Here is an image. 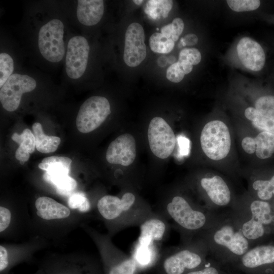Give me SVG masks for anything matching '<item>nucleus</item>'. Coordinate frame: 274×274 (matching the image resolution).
Listing matches in <instances>:
<instances>
[{
  "label": "nucleus",
  "instance_id": "obj_26",
  "mask_svg": "<svg viewBox=\"0 0 274 274\" xmlns=\"http://www.w3.org/2000/svg\"><path fill=\"white\" fill-rule=\"evenodd\" d=\"M245 116L256 128L274 134V121L263 116L255 108H247Z\"/></svg>",
  "mask_w": 274,
  "mask_h": 274
},
{
  "label": "nucleus",
  "instance_id": "obj_37",
  "mask_svg": "<svg viewBox=\"0 0 274 274\" xmlns=\"http://www.w3.org/2000/svg\"><path fill=\"white\" fill-rule=\"evenodd\" d=\"M12 219L10 210L3 206L0 207V232L2 234L9 227Z\"/></svg>",
  "mask_w": 274,
  "mask_h": 274
},
{
  "label": "nucleus",
  "instance_id": "obj_5",
  "mask_svg": "<svg viewBox=\"0 0 274 274\" xmlns=\"http://www.w3.org/2000/svg\"><path fill=\"white\" fill-rule=\"evenodd\" d=\"M195 245L161 252L155 265L158 274H184L198 267L202 259Z\"/></svg>",
  "mask_w": 274,
  "mask_h": 274
},
{
  "label": "nucleus",
  "instance_id": "obj_30",
  "mask_svg": "<svg viewBox=\"0 0 274 274\" xmlns=\"http://www.w3.org/2000/svg\"><path fill=\"white\" fill-rule=\"evenodd\" d=\"M255 108L263 116L274 121V95L259 97L255 102Z\"/></svg>",
  "mask_w": 274,
  "mask_h": 274
},
{
  "label": "nucleus",
  "instance_id": "obj_1",
  "mask_svg": "<svg viewBox=\"0 0 274 274\" xmlns=\"http://www.w3.org/2000/svg\"><path fill=\"white\" fill-rule=\"evenodd\" d=\"M96 207L111 237L125 228L139 227L154 212L147 203L129 191L121 196L104 195L98 200Z\"/></svg>",
  "mask_w": 274,
  "mask_h": 274
},
{
  "label": "nucleus",
  "instance_id": "obj_18",
  "mask_svg": "<svg viewBox=\"0 0 274 274\" xmlns=\"http://www.w3.org/2000/svg\"><path fill=\"white\" fill-rule=\"evenodd\" d=\"M200 185L211 201L219 206L228 204L231 199L230 190L223 179L219 176L203 178Z\"/></svg>",
  "mask_w": 274,
  "mask_h": 274
},
{
  "label": "nucleus",
  "instance_id": "obj_25",
  "mask_svg": "<svg viewBox=\"0 0 274 274\" xmlns=\"http://www.w3.org/2000/svg\"><path fill=\"white\" fill-rule=\"evenodd\" d=\"M256 154L260 159H264L274 154V134L266 131L259 133L254 139Z\"/></svg>",
  "mask_w": 274,
  "mask_h": 274
},
{
  "label": "nucleus",
  "instance_id": "obj_43",
  "mask_svg": "<svg viewBox=\"0 0 274 274\" xmlns=\"http://www.w3.org/2000/svg\"><path fill=\"white\" fill-rule=\"evenodd\" d=\"M160 31V33L163 36L167 39L171 38L173 33L172 24L169 23L164 25L161 28Z\"/></svg>",
  "mask_w": 274,
  "mask_h": 274
},
{
  "label": "nucleus",
  "instance_id": "obj_6",
  "mask_svg": "<svg viewBox=\"0 0 274 274\" xmlns=\"http://www.w3.org/2000/svg\"><path fill=\"white\" fill-rule=\"evenodd\" d=\"M42 274H104L102 265L87 256L53 257L42 263Z\"/></svg>",
  "mask_w": 274,
  "mask_h": 274
},
{
  "label": "nucleus",
  "instance_id": "obj_10",
  "mask_svg": "<svg viewBox=\"0 0 274 274\" xmlns=\"http://www.w3.org/2000/svg\"><path fill=\"white\" fill-rule=\"evenodd\" d=\"M148 139L152 152L160 159L169 157L176 143L172 128L160 117H155L151 120L148 129Z\"/></svg>",
  "mask_w": 274,
  "mask_h": 274
},
{
  "label": "nucleus",
  "instance_id": "obj_17",
  "mask_svg": "<svg viewBox=\"0 0 274 274\" xmlns=\"http://www.w3.org/2000/svg\"><path fill=\"white\" fill-rule=\"evenodd\" d=\"M35 205L37 215L44 220H63L71 215V210L68 207L48 196L38 197Z\"/></svg>",
  "mask_w": 274,
  "mask_h": 274
},
{
  "label": "nucleus",
  "instance_id": "obj_9",
  "mask_svg": "<svg viewBox=\"0 0 274 274\" xmlns=\"http://www.w3.org/2000/svg\"><path fill=\"white\" fill-rule=\"evenodd\" d=\"M111 113L107 98L101 96H91L80 108L76 120L77 128L82 133L90 132L97 128Z\"/></svg>",
  "mask_w": 274,
  "mask_h": 274
},
{
  "label": "nucleus",
  "instance_id": "obj_20",
  "mask_svg": "<svg viewBox=\"0 0 274 274\" xmlns=\"http://www.w3.org/2000/svg\"><path fill=\"white\" fill-rule=\"evenodd\" d=\"M243 265L248 268L274 262V246H260L248 250L242 258Z\"/></svg>",
  "mask_w": 274,
  "mask_h": 274
},
{
  "label": "nucleus",
  "instance_id": "obj_12",
  "mask_svg": "<svg viewBox=\"0 0 274 274\" xmlns=\"http://www.w3.org/2000/svg\"><path fill=\"white\" fill-rule=\"evenodd\" d=\"M90 46L87 39L81 36L71 38L67 44L65 56V71L72 79L80 78L88 63Z\"/></svg>",
  "mask_w": 274,
  "mask_h": 274
},
{
  "label": "nucleus",
  "instance_id": "obj_35",
  "mask_svg": "<svg viewBox=\"0 0 274 274\" xmlns=\"http://www.w3.org/2000/svg\"><path fill=\"white\" fill-rule=\"evenodd\" d=\"M201 60V53L195 48H185L179 53V60L188 61L193 65L198 64Z\"/></svg>",
  "mask_w": 274,
  "mask_h": 274
},
{
  "label": "nucleus",
  "instance_id": "obj_3",
  "mask_svg": "<svg viewBox=\"0 0 274 274\" xmlns=\"http://www.w3.org/2000/svg\"><path fill=\"white\" fill-rule=\"evenodd\" d=\"M157 211L186 234H194L200 231L207 221V217L202 210L180 195L173 196Z\"/></svg>",
  "mask_w": 274,
  "mask_h": 274
},
{
  "label": "nucleus",
  "instance_id": "obj_13",
  "mask_svg": "<svg viewBox=\"0 0 274 274\" xmlns=\"http://www.w3.org/2000/svg\"><path fill=\"white\" fill-rule=\"evenodd\" d=\"M146 54L144 28L139 23H131L125 35L124 61L129 67H136L145 59Z\"/></svg>",
  "mask_w": 274,
  "mask_h": 274
},
{
  "label": "nucleus",
  "instance_id": "obj_27",
  "mask_svg": "<svg viewBox=\"0 0 274 274\" xmlns=\"http://www.w3.org/2000/svg\"><path fill=\"white\" fill-rule=\"evenodd\" d=\"M252 217L263 224H268L271 222L272 217L271 208L269 203L262 200H255L250 205Z\"/></svg>",
  "mask_w": 274,
  "mask_h": 274
},
{
  "label": "nucleus",
  "instance_id": "obj_38",
  "mask_svg": "<svg viewBox=\"0 0 274 274\" xmlns=\"http://www.w3.org/2000/svg\"><path fill=\"white\" fill-rule=\"evenodd\" d=\"M179 146V153L181 156H188L190 153V140L185 136L179 135L176 139Z\"/></svg>",
  "mask_w": 274,
  "mask_h": 274
},
{
  "label": "nucleus",
  "instance_id": "obj_14",
  "mask_svg": "<svg viewBox=\"0 0 274 274\" xmlns=\"http://www.w3.org/2000/svg\"><path fill=\"white\" fill-rule=\"evenodd\" d=\"M136 154L135 140L131 134L126 133L110 144L106 157L110 163L127 166L133 162Z\"/></svg>",
  "mask_w": 274,
  "mask_h": 274
},
{
  "label": "nucleus",
  "instance_id": "obj_15",
  "mask_svg": "<svg viewBox=\"0 0 274 274\" xmlns=\"http://www.w3.org/2000/svg\"><path fill=\"white\" fill-rule=\"evenodd\" d=\"M238 57L248 69L258 72L263 69L266 61L264 50L261 45L249 37H244L236 46Z\"/></svg>",
  "mask_w": 274,
  "mask_h": 274
},
{
  "label": "nucleus",
  "instance_id": "obj_16",
  "mask_svg": "<svg viewBox=\"0 0 274 274\" xmlns=\"http://www.w3.org/2000/svg\"><path fill=\"white\" fill-rule=\"evenodd\" d=\"M216 244L227 248L236 255H243L249 249V242L241 231L236 230L229 225L218 229L214 234Z\"/></svg>",
  "mask_w": 274,
  "mask_h": 274
},
{
  "label": "nucleus",
  "instance_id": "obj_48",
  "mask_svg": "<svg viewBox=\"0 0 274 274\" xmlns=\"http://www.w3.org/2000/svg\"><path fill=\"white\" fill-rule=\"evenodd\" d=\"M38 273H39V272H37V273H35V274H38Z\"/></svg>",
  "mask_w": 274,
  "mask_h": 274
},
{
  "label": "nucleus",
  "instance_id": "obj_21",
  "mask_svg": "<svg viewBox=\"0 0 274 274\" xmlns=\"http://www.w3.org/2000/svg\"><path fill=\"white\" fill-rule=\"evenodd\" d=\"M11 139L19 144L15 154V158L19 161H27L30 154L36 149V141L33 133L28 128L24 129L21 134L14 133Z\"/></svg>",
  "mask_w": 274,
  "mask_h": 274
},
{
  "label": "nucleus",
  "instance_id": "obj_34",
  "mask_svg": "<svg viewBox=\"0 0 274 274\" xmlns=\"http://www.w3.org/2000/svg\"><path fill=\"white\" fill-rule=\"evenodd\" d=\"M252 186L255 190H257V195L260 199L266 200L272 197L273 189L269 180H256Z\"/></svg>",
  "mask_w": 274,
  "mask_h": 274
},
{
  "label": "nucleus",
  "instance_id": "obj_28",
  "mask_svg": "<svg viewBox=\"0 0 274 274\" xmlns=\"http://www.w3.org/2000/svg\"><path fill=\"white\" fill-rule=\"evenodd\" d=\"M149 45L152 51L158 53H168L174 49L175 42L172 38L167 39L161 33L155 32L149 39Z\"/></svg>",
  "mask_w": 274,
  "mask_h": 274
},
{
  "label": "nucleus",
  "instance_id": "obj_42",
  "mask_svg": "<svg viewBox=\"0 0 274 274\" xmlns=\"http://www.w3.org/2000/svg\"><path fill=\"white\" fill-rule=\"evenodd\" d=\"M183 41L184 45L193 46L196 45L198 42L197 37L193 33H189L186 35L183 38Z\"/></svg>",
  "mask_w": 274,
  "mask_h": 274
},
{
  "label": "nucleus",
  "instance_id": "obj_23",
  "mask_svg": "<svg viewBox=\"0 0 274 274\" xmlns=\"http://www.w3.org/2000/svg\"><path fill=\"white\" fill-rule=\"evenodd\" d=\"M43 179L55 187L57 192L62 195L71 194L77 187L76 181L70 177L68 174L58 173H45Z\"/></svg>",
  "mask_w": 274,
  "mask_h": 274
},
{
  "label": "nucleus",
  "instance_id": "obj_8",
  "mask_svg": "<svg viewBox=\"0 0 274 274\" xmlns=\"http://www.w3.org/2000/svg\"><path fill=\"white\" fill-rule=\"evenodd\" d=\"M64 25L58 19H53L40 28L38 33V47L47 60L57 63L65 54L63 42Z\"/></svg>",
  "mask_w": 274,
  "mask_h": 274
},
{
  "label": "nucleus",
  "instance_id": "obj_39",
  "mask_svg": "<svg viewBox=\"0 0 274 274\" xmlns=\"http://www.w3.org/2000/svg\"><path fill=\"white\" fill-rule=\"evenodd\" d=\"M171 24L173 31L171 38L175 42L178 40L180 36L182 33L184 27V23L181 18L177 17L173 20Z\"/></svg>",
  "mask_w": 274,
  "mask_h": 274
},
{
  "label": "nucleus",
  "instance_id": "obj_7",
  "mask_svg": "<svg viewBox=\"0 0 274 274\" xmlns=\"http://www.w3.org/2000/svg\"><path fill=\"white\" fill-rule=\"evenodd\" d=\"M200 144L203 152L209 158L219 160L225 158L231 146L227 126L220 120L209 122L201 131Z\"/></svg>",
  "mask_w": 274,
  "mask_h": 274
},
{
  "label": "nucleus",
  "instance_id": "obj_4",
  "mask_svg": "<svg viewBox=\"0 0 274 274\" xmlns=\"http://www.w3.org/2000/svg\"><path fill=\"white\" fill-rule=\"evenodd\" d=\"M88 231L100 253L104 274H139L141 272L131 256L115 246L109 234H102L91 229Z\"/></svg>",
  "mask_w": 274,
  "mask_h": 274
},
{
  "label": "nucleus",
  "instance_id": "obj_24",
  "mask_svg": "<svg viewBox=\"0 0 274 274\" xmlns=\"http://www.w3.org/2000/svg\"><path fill=\"white\" fill-rule=\"evenodd\" d=\"M72 159L65 156H53L45 158L38 165L46 173H66L69 174Z\"/></svg>",
  "mask_w": 274,
  "mask_h": 274
},
{
  "label": "nucleus",
  "instance_id": "obj_19",
  "mask_svg": "<svg viewBox=\"0 0 274 274\" xmlns=\"http://www.w3.org/2000/svg\"><path fill=\"white\" fill-rule=\"evenodd\" d=\"M77 17L83 25L93 26L97 24L104 13L102 0H79L77 1Z\"/></svg>",
  "mask_w": 274,
  "mask_h": 274
},
{
  "label": "nucleus",
  "instance_id": "obj_29",
  "mask_svg": "<svg viewBox=\"0 0 274 274\" xmlns=\"http://www.w3.org/2000/svg\"><path fill=\"white\" fill-rule=\"evenodd\" d=\"M241 231L247 239H256L264 234L263 224L251 217L242 225Z\"/></svg>",
  "mask_w": 274,
  "mask_h": 274
},
{
  "label": "nucleus",
  "instance_id": "obj_41",
  "mask_svg": "<svg viewBox=\"0 0 274 274\" xmlns=\"http://www.w3.org/2000/svg\"><path fill=\"white\" fill-rule=\"evenodd\" d=\"M185 274H219L217 270L213 267L207 266L200 270H192Z\"/></svg>",
  "mask_w": 274,
  "mask_h": 274
},
{
  "label": "nucleus",
  "instance_id": "obj_40",
  "mask_svg": "<svg viewBox=\"0 0 274 274\" xmlns=\"http://www.w3.org/2000/svg\"><path fill=\"white\" fill-rule=\"evenodd\" d=\"M242 146L247 153L253 154L256 151V142L255 139L246 136L244 138L242 142Z\"/></svg>",
  "mask_w": 274,
  "mask_h": 274
},
{
  "label": "nucleus",
  "instance_id": "obj_46",
  "mask_svg": "<svg viewBox=\"0 0 274 274\" xmlns=\"http://www.w3.org/2000/svg\"><path fill=\"white\" fill-rule=\"evenodd\" d=\"M133 2L138 5H140L143 2V1H133Z\"/></svg>",
  "mask_w": 274,
  "mask_h": 274
},
{
  "label": "nucleus",
  "instance_id": "obj_45",
  "mask_svg": "<svg viewBox=\"0 0 274 274\" xmlns=\"http://www.w3.org/2000/svg\"><path fill=\"white\" fill-rule=\"evenodd\" d=\"M271 183V185L273 189V194H274V175L272 177V178L269 180Z\"/></svg>",
  "mask_w": 274,
  "mask_h": 274
},
{
  "label": "nucleus",
  "instance_id": "obj_22",
  "mask_svg": "<svg viewBox=\"0 0 274 274\" xmlns=\"http://www.w3.org/2000/svg\"><path fill=\"white\" fill-rule=\"evenodd\" d=\"M36 141V149L43 153L55 152L58 148L61 140L59 137L48 135L44 133L41 123L36 122L32 126Z\"/></svg>",
  "mask_w": 274,
  "mask_h": 274
},
{
  "label": "nucleus",
  "instance_id": "obj_11",
  "mask_svg": "<svg viewBox=\"0 0 274 274\" xmlns=\"http://www.w3.org/2000/svg\"><path fill=\"white\" fill-rule=\"evenodd\" d=\"M37 86L35 79L27 75L13 74L0 89V101L8 112L16 110L23 94L33 90Z\"/></svg>",
  "mask_w": 274,
  "mask_h": 274
},
{
  "label": "nucleus",
  "instance_id": "obj_33",
  "mask_svg": "<svg viewBox=\"0 0 274 274\" xmlns=\"http://www.w3.org/2000/svg\"><path fill=\"white\" fill-rule=\"evenodd\" d=\"M227 4L232 10L242 12L257 9L261 3L258 0H228Z\"/></svg>",
  "mask_w": 274,
  "mask_h": 274
},
{
  "label": "nucleus",
  "instance_id": "obj_2",
  "mask_svg": "<svg viewBox=\"0 0 274 274\" xmlns=\"http://www.w3.org/2000/svg\"><path fill=\"white\" fill-rule=\"evenodd\" d=\"M140 234L130 256L141 271L155 267L161 255L160 248L169 229L168 220L159 211L153 213L140 225Z\"/></svg>",
  "mask_w": 274,
  "mask_h": 274
},
{
  "label": "nucleus",
  "instance_id": "obj_36",
  "mask_svg": "<svg viewBox=\"0 0 274 274\" xmlns=\"http://www.w3.org/2000/svg\"><path fill=\"white\" fill-rule=\"evenodd\" d=\"M185 75V74L178 61L171 64L167 68L166 73L167 79L174 83L181 82Z\"/></svg>",
  "mask_w": 274,
  "mask_h": 274
},
{
  "label": "nucleus",
  "instance_id": "obj_47",
  "mask_svg": "<svg viewBox=\"0 0 274 274\" xmlns=\"http://www.w3.org/2000/svg\"><path fill=\"white\" fill-rule=\"evenodd\" d=\"M19 162H20V163L21 164H23L24 163V161H19Z\"/></svg>",
  "mask_w": 274,
  "mask_h": 274
},
{
  "label": "nucleus",
  "instance_id": "obj_31",
  "mask_svg": "<svg viewBox=\"0 0 274 274\" xmlns=\"http://www.w3.org/2000/svg\"><path fill=\"white\" fill-rule=\"evenodd\" d=\"M69 208L85 213L91 210V205L88 198L82 193H76L71 195L67 200Z\"/></svg>",
  "mask_w": 274,
  "mask_h": 274
},
{
  "label": "nucleus",
  "instance_id": "obj_44",
  "mask_svg": "<svg viewBox=\"0 0 274 274\" xmlns=\"http://www.w3.org/2000/svg\"><path fill=\"white\" fill-rule=\"evenodd\" d=\"M182 69L183 70L185 75L190 73L193 69V65L190 62L185 60H179Z\"/></svg>",
  "mask_w": 274,
  "mask_h": 274
},
{
  "label": "nucleus",
  "instance_id": "obj_32",
  "mask_svg": "<svg viewBox=\"0 0 274 274\" xmlns=\"http://www.w3.org/2000/svg\"><path fill=\"white\" fill-rule=\"evenodd\" d=\"M14 61L12 57L8 53L2 52L0 54V87L6 83L13 74L14 71Z\"/></svg>",
  "mask_w": 274,
  "mask_h": 274
}]
</instances>
